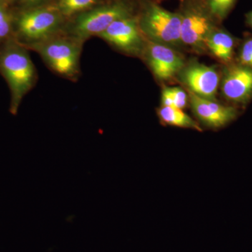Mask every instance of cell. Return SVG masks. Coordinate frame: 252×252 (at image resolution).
I'll use <instances>...</instances> for the list:
<instances>
[{
	"label": "cell",
	"instance_id": "cell-6",
	"mask_svg": "<svg viewBox=\"0 0 252 252\" xmlns=\"http://www.w3.org/2000/svg\"><path fill=\"white\" fill-rule=\"evenodd\" d=\"M180 80L198 97L214 100L220 84V74L213 66L190 63L180 72Z\"/></svg>",
	"mask_w": 252,
	"mask_h": 252
},
{
	"label": "cell",
	"instance_id": "cell-17",
	"mask_svg": "<svg viewBox=\"0 0 252 252\" xmlns=\"http://www.w3.org/2000/svg\"><path fill=\"white\" fill-rule=\"evenodd\" d=\"M235 0H209L210 12L217 17L223 18L234 4Z\"/></svg>",
	"mask_w": 252,
	"mask_h": 252
},
{
	"label": "cell",
	"instance_id": "cell-16",
	"mask_svg": "<svg viewBox=\"0 0 252 252\" xmlns=\"http://www.w3.org/2000/svg\"><path fill=\"white\" fill-rule=\"evenodd\" d=\"M11 15L2 5L0 4V45L14 36Z\"/></svg>",
	"mask_w": 252,
	"mask_h": 252
},
{
	"label": "cell",
	"instance_id": "cell-2",
	"mask_svg": "<svg viewBox=\"0 0 252 252\" xmlns=\"http://www.w3.org/2000/svg\"><path fill=\"white\" fill-rule=\"evenodd\" d=\"M83 41L74 37L55 36L45 41L29 46L41 55L55 72L67 79L77 78Z\"/></svg>",
	"mask_w": 252,
	"mask_h": 252
},
{
	"label": "cell",
	"instance_id": "cell-14",
	"mask_svg": "<svg viewBox=\"0 0 252 252\" xmlns=\"http://www.w3.org/2000/svg\"><path fill=\"white\" fill-rule=\"evenodd\" d=\"M188 101V96L180 87H167L162 91V106L185 108Z\"/></svg>",
	"mask_w": 252,
	"mask_h": 252
},
{
	"label": "cell",
	"instance_id": "cell-12",
	"mask_svg": "<svg viewBox=\"0 0 252 252\" xmlns=\"http://www.w3.org/2000/svg\"><path fill=\"white\" fill-rule=\"evenodd\" d=\"M233 47V38L224 31H214L207 39V49L223 62H229L232 59Z\"/></svg>",
	"mask_w": 252,
	"mask_h": 252
},
{
	"label": "cell",
	"instance_id": "cell-21",
	"mask_svg": "<svg viewBox=\"0 0 252 252\" xmlns=\"http://www.w3.org/2000/svg\"><path fill=\"white\" fill-rule=\"evenodd\" d=\"M3 1H4V0H0V4H1V2H2Z\"/></svg>",
	"mask_w": 252,
	"mask_h": 252
},
{
	"label": "cell",
	"instance_id": "cell-3",
	"mask_svg": "<svg viewBox=\"0 0 252 252\" xmlns=\"http://www.w3.org/2000/svg\"><path fill=\"white\" fill-rule=\"evenodd\" d=\"M61 23V14L58 9L29 10L18 17L14 36L29 47L56 36Z\"/></svg>",
	"mask_w": 252,
	"mask_h": 252
},
{
	"label": "cell",
	"instance_id": "cell-9",
	"mask_svg": "<svg viewBox=\"0 0 252 252\" xmlns=\"http://www.w3.org/2000/svg\"><path fill=\"white\" fill-rule=\"evenodd\" d=\"M147 61L158 80L167 81L185 67L182 57L171 46L152 42L147 47Z\"/></svg>",
	"mask_w": 252,
	"mask_h": 252
},
{
	"label": "cell",
	"instance_id": "cell-11",
	"mask_svg": "<svg viewBox=\"0 0 252 252\" xmlns=\"http://www.w3.org/2000/svg\"><path fill=\"white\" fill-rule=\"evenodd\" d=\"M221 91L232 102H248L252 97V68L245 65L228 68L222 79Z\"/></svg>",
	"mask_w": 252,
	"mask_h": 252
},
{
	"label": "cell",
	"instance_id": "cell-15",
	"mask_svg": "<svg viewBox=\"0 0 252 252\" xmlns=\"http://www.w3.org/2000/svg\"><path fill=\"white\" fill-rule=\"evenodd\" d=\"M97 0H60L58 10L61 15L72 16L92 7Z\"/></svg>",
	"mask_w": 252,
	"mask_h": 252
},
{
	"label": "cell",
	"instance_id": "cell-7",
	"mask_svg": "<svg viewBox=\"0 0 252 252\" xmlns=\"http://www.w3.org/2000/svg\"><path fill=\"white\" fill-rule=\"evenodd\" d=\"M126 54L138 55L144 49L143 38L134 18H121L114 21L98 36Z\"/></svg>",
	"mask_w": 252,
	"mask_h": 252
},
{
	"label": "cell",
	"instance_id": "cell-8",
	"mask_svg": "<svg viewBox=\"0 0 252 252\" xmlns=\"http://www.w3.org/2000/svg\"><path fill=\"white\" fill-rule=\"evenodd\" d=\"M214 31L211 18L200 10L189 9L182 15V43L195 51L207 49V39Z\"/></svg>",
	"mask_w": 252,
	"mask_h": 252
},
{
	"label": "cell",
	"instance_id": "cell-20",
	"mask_svg": "<svg viewBox=\"0 0 252 252\" xmlns=\"http://www.w3.org/2000/svg\"><path fill=\"white\" fill-rule=\"evenodd\" d=\"M248 20L249 23H250V24L251 25V26L252 27V12L250 13V14H249Z\"/></svg>",
	"mask_w": 252,
	"mask_h": 252
},
{
	"label": "cell",
	"instance_id": "cell-19",
	"mask_svg": "<svg viewBox=\"0 0 252 252\" xmlns=\"http://www.w3.org/2000/svg\"><path fill=\"white\" fill-rule=\"evenodd\" d=\"M23 2L28 5H33L38 4V3L42 2V1H46V0H21Z\"/></svg>",
	"mask_w": 252,
	"mask_h": 252
},
{
	"label": "cell",
	"instance_id": "cell-13",
	"mask_svg": "<svg viewBox=\"0 0 252 252\" xmlns=\"http://www.w3.org/2000/svg\"><path fill=\"white\" fill-rule=\"evenodd\" d=\"M158 114L161 122L167 125L192 129L199 132L202 131L198 123L184 112L182 109L162 106L158 111Z\"/></svg>",
	"mask_w": 252,
	"mask_h": 252
},
{
	"label": "cell",
	"instance_id": "cell-1",
	"mask_svg": "<svg viewBox=\"0 0 252 252\" xmlns=\"http://www.w3.org/2000/svg\"><path fill=\"white\" fill-rule=\"evenodd\" d=\"M27 46L14 36L0 45V74L11 94L9 112L16 115L23 98L34 87L37 75Z\"/></svg>",
	"mask_w": 252,
	"mask_h": 252
},
{
	"label": "cell",
	"instance_id": "cell-5",
	"mask_svg": "<svg viewBox=\"0 0 252 252\" xmlns=\"http://www.w3.org/2000/svg\"><path fill=\"white\" fill-rule=\"evenodd\" d=\"M129 16L124 4H114L86 11L78 16L73 27L74 37L84 41L91 36H99L114 21Z\"/></svg>",
	"mask_w": 252,
	"mask_h": 252
},
{
	"label": "cell",
	"instance_id": "cell-18",
	"mask_svg": "<svg viewBox=\"0 0 252 252\" xmlns=\"http://www.w3.org/2000/svg\"><path fill=\"white\" fill-rule=\"evenodd\" d=\"M240 60L244 65L252 67V39L247 41L244 44L240 54Z\"/></svg>",
	"mask_w": 252,
	"mask_h": 252
},
{
	"label": "cell",
	"instance_id": "cell-4",
	"mask_svg": "<svg viewBox=\"0 0 252 252\" xmlns=\"http://www.w3.org/2000/svg\"><path fill=\"white\" fill-rule=\"evenodd\" d=\"M182 15L150 4L140 22L142 31L152 42L171 46L182 44Z\"/></svg>",
	"mask_w": 252,
	"mask_h": 252
},
{
	"label": "cell",
	"instance_id": "cell-10",
	"mask_svg": "<svg viewBox=\"0 0 252 252\" xmlns=\"http://www.w3.org/2000/svg\"><path fill=\"white\" fill-rule=\"evenodd\" d=\"M190 107L195 117L204 125L212 128H220L229 124L237 117L234 107H228L212 99L198 97L189 93Z\"/></svg>",
	"mask_w": 252,
	"mask_h": 252
}]
</instances>
